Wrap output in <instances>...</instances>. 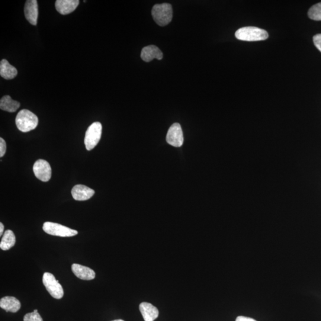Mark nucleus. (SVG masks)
<instances>
[{
    "label": "nucleus",
    "mask_w": 321,
    "mask_h": 321,
    "mask_svg": "<svg viewBox=\"0 0 321 321\" xmlns=\"http://www.w3.org/2000/svg\"><path fill=\"white\" fill-rule=\"evenodd\" d=\"M16 124L22 132H29L37 127L38 118L33 112L24 109L18 112L16 117Z\"/></svg>",
    "instance_id": "nucleus-1"
},
{
    "label": "nucleus",
    "mask_w": 321,
    "mask_h": 321,
    "mask_svg": "<svg viewBox=\"0 0 321 321\" xmlns=\"http://www.w3.org/2000/svg\"><path fill=\"white\" fill-rule=\"evenodd\" d=\"M237 39L243 41H264L268 38V32L262 29L247 27L240 28L235 33Z\"/></svg>",
    "instance_id": "nucleus-2"
},
{
    "label": "nucleus",
    "mask_w": 321,
    "mask_h": 321,
    "mask_svg": "<svg viewBox=\"0 0 321 321\" xmlns=\"http://www.w3.org/2000/svg\"><path fill=\"white\" fill-rule=\"evenodd\" d=\"M154 21L160 27H165L171 22L173 18V9L169 3L156 5L152 10Z\"/></svg>",
    "instance_id": "nucleus-3"
},
{
    "label": "nucleus",
    "mask_w": 321,
    "mask_h": 321,
    "mask_svg": "<svg viewBox=\"0 0 321 321\" xmlns=\"http://www.w3.org/2000/svg\"><path fill=\"white\" fill-rule=\"evenodd\" d=\"M102 126L99 122H94L86 131L84 142L86 149L91 150L97 145L101 139Z\"/></svg>",
    "instance_id": "nucleus-4"
},
{
    "label": "nucleus",
    "mask_w": 321,
    "mask_h": 321,
    "mask_svg": "<svg viewBox=\"0 0 321 321\" xmlns=\"http://www.w3.org/2000/svg\"><path fill=\"white\" fill-rule=\"evenodd\" d=\"M43 282L48 293L51 296L60 299L64 296V290L62 285L57 280L55 277L50 272H45L43 277Z\"/></svg>",
    "instance_id": "nucleus-5"
},
{
    "label": "nucleus",
    "mask_w": 321,
    "mask_h": 321,
    "mask_svg": "<svg viewBox=\"0 0 321 321\" xmlns=\"http://www.w3.org/2000/svg\"><path fill=\"white\" fill-rule=\"evenodd\" d=\"M43 229L45 232L50 235L62 237L75 236L78 234V231L52 222L44 223Z\"/></svg>",
    "instance_id": "nucleus-6"
},
{
    "label": "nucleus",
    "mask_w": 321,
    "mask_h": 321,
    "mask_svg": "<svg viewBox=\"0 0 321 321\" xmlns=\"http://www.w3.org/2000/svg\"><path fill=\"white\" fill-rule=\"evenodd\" d=\"M167 142L170 145L181 147L184 142V133L179 123H175L170 127L166 137Z\"/></svg>",
    "instance_id": "nucleus-7"
},
{
    "label": "nucleus",
    "mask_w": 321,
    "mask_h": 321,
    "mask_svg": "<svg viewBox=\"0 0 321 321\" xmlns=\"http://www.w3.org/2000/svg\"><path fill=\"white\" fill-rule=\"evenodd\" d=\"M35 176L42 182L49 181L51 178V168L47 160L38 159L33 167Z\"/></svg>",
    "instance_id": "nucleus-8"
},
{
    "label": "nucleus",
    "mask_w": 321,
    "mask_h": 321,
    "mask_svg": "<svg viewBox=\"0 0 321 321\" xmlns=\"http://www.w3.org/2000/svg\"><path fill=\"white\" fill-rule=\"evenodd\" d=\"M25 16L27 21L34 26L37 25L38 6L37 0H28L25 5Z\"/></svg>",
    "instance_id": "nucleus-9"
},
{
    "label": "nucleus",
    "mask_w": 321,
    "mask_h": 321,
    "mask_svg": "<svg viewBox=\"0 0 321 321\" xmlns=\"http://www.w3.org/2000/svg\"><path fill=\"white\" fill-rule=\"evenodd\" d=\"M95 194L93 189L85 185H78L74 186L72 190L74 200L82 201L89 200Z\"/></svg>",
    "instance_id": "nucleus-10"
},
{
    "label": "nucleus",
    "mask_w": 321,
    "mask_h": 321,
    "mask_svg": "<svg viewBox=\"0 0 321 321\" xmlns=\"http://www.w3.org/2000/svg\"><path fill=\"white\" fill-rule=\"evenodd\" d=\"M79 3L78 0H57L56 8L61 15H66L75 11Z\"/></svg>",
    "instance_id": "nucleus-11"
},
{
    "label": "nucleus",
    "mask_w": 321,
    "mask_h": 321,
    "mask_svg": "<svg viewBox=\"0 0 321 321\" xmlns=\"http://www.w3.org/2000/svg\"><path fill=\"white\" fill-rule=\"evenodd\" d=\"M140 57L144 62H149L154 59L162 60L163 58V53L158 47L153 45H150L143 48Z\"/></svg>",
    "instance_id": "nucleus-12"
},
{
    "label": "nucleus",
    "mask_w": 321,
    "mask_h": 321,
    "mask_svg": "<svg viewBox=\"0 0 321 321\" xmlns=\"http://www.w3.org/2000/svg\"><path fill=\"white\" fill-rule=\"evenodd\" d=\"M72 271L77 277L83 280H92L95 278V272L93 269L79 264L72 266Z\"/></svg>",
    "instance_id": "nucleus-13"
},
{
    "label": "nucleus",
    "mask_w": 321,
    "mask_h": 321,
    "mask_svg": "<svg viewBox=\"0 0 321 321\" xmlns=\"http://www.w3.org/2000/svg\"><path fill=\"white\" fill-rule=\"evenodd\" d=\"M139 310L144 321L155 320L159 315L158 309L149 303H141L139 305Z\"/></svg>",
    "instance_id": "nucleus-14"
},
{
    "label": "nucleus",
    "mask_w": 321,
    "mask_h": 321,
    "mask_svg": "<svg viewBox=\"0 0 321 321\" xmlns=\"http://www.w3.org/2000/svg\"><path fill=\"white\" fill-rule=\"evenodd\" d=\"M0 307L6 312L16 313L21 309V303L15 297L6 296L0 300Z\"/></svg>",
    "instance_id": "nucleus-15"
},
{
    "label": "nucleus",
    "mask_w": 321,
    "mask_h": 321,
    "mask_svg": "<svg viewBox=\"0 0 321 321\" xmlns=\"http://www.w3.org/2000/svg\"><path fill=\"white\" fill-rule=\"evenodd\" d=\"M0 75L3 78L11 80L18 75V70L7 60L3 59L0 63Z\"/></svg>",
    "instance_id": "nucleus-16"
},
{
    "label": "nucleus",
    "mask_w": 321,
    "mask_h": 321,
    "mask_svg": "<svg viewBox=\"0 0 321 321\" xmlns=\"http://www.w3.org/2000/svg\"><path fill=\"white\" fill-rule=\"evenodd\" d=\"M20 102L12 99L9 95L3 96L0 101V108L3 111L14 112L20 107Z\"/></svg>",
    "instance_id": "nucleus-17"
},
{
    "label": "nucleus",
    "mask_w": 321,
    "mask_h": 321,
    "mask_svg": "<svg viewBox=\"0 0 321 321\" xmlns=\"http://www.w3.org/2000/svg\"><path fill=\"white\" fill-rule=\"evenodd\" d=\"M16 243V236L11 230H6L3 234L0 243V248L3 250H8L14 247Z\"/></svg>",
    "instance_id": "nucleus-18"
},
{
    "label": "nucleus",
    "mask_w": 321,
    "mask_h": 321,
    "mask_svg": "<svg viewBox=\"0 0 321 321\" xmlns=\"http://www.w3.org/2000/svg\"><path fill=\"white\" fill-rule=\"evenodd\" d=\"M308 16L310 19L313 21H321V3L314 5L309 10Z\"/></svg>",
    "instance_id": "nucleus-19"
},
{
    "label": "nucleus",
    "mask_w": 321,
    "mask_h": 321,
    "mask_svg": "<svg viewBox=\"0 0 321 321\" xmlns=\"http://www.w3.org/2000/svg\"><path fill=\"white\" fill-rule=\"evenodd\" d=\"M24 321H43L37 309L34 310L33 312L26 314L24 317Z\"/></svg>",
    "instance_id": "nucleus-20"
},
{
    "label": "nucleus",
    "mask_w": 321,
    "mask_h": 321,
    "mask_svg": "<svg viewBox=\"0 0 321 321\" xmlns=\"http://www.w3.org/2000/svg\"><path fill=\"white\" fill-rule=\"evenodd\" d=\"M313 41L314 46L321 52V34L314 35L313 37Z\"/></svg>",
    "instance_id": "nucleus-21"
},
{
    "label": "nucleus",
    "mask_w": 321,
    "mask_h": 321,
    "mask_svg": "<svg viewBox=\"0 0 321 321\" xmlns=\"http://www.w3.org/2000/svg\"><path fill=\"white\" fill-rule=\"evenodd\" d=\"M7 149V145L5 140L2 137L0 138V157H3L5 155Z\"/></svg>",
    "instance_id": "nucleus-22"
},
{
    "label": "nucleus",
    "mask_w": 321,
    "mask_h": 321,
    "mask_svg": "<svg viewBox=\"0 0 321 321\" xmlns=\"http://www.w3.org/2000/svg\"><path fill=\"white\" fill-rule=\"evenodd\" d=\"M236 321H256V320L252 318H250V317L240 316L237 317Z\"/></svg>",
    "instance_id": "nucleus-23"
},
{
    "label": "nucleus",
    "mask_w": 321,
    "mask_h": 321,
    "mask_svg": "<svg viewBox=\"0 0 321 321\" xmlns=\"http://www.w3.org/2000/svg\"><path fill=\"white\" fill-rule=\"evenodd\" d=\"M3 232H4V225L2 223H0V236L3 235Z\"/></svg>",
    "instance_id": "nucleus-24"
},
{
    "label": "nucleus",
    "mask_w": 321,
    "mask_h": 321,
    "mask_svg": "<svg viewBox=\"0 0 321 321\" xmlns=\"http://www.w3.org/2000/svg\"><path fill=\"white\" fill-rule=\"evenodd\" d=\"M111 321H124V320H123V319H115V320H111Z\"/></svg>",
    "instance_id": "nucleus-25"
}]
</instances>
